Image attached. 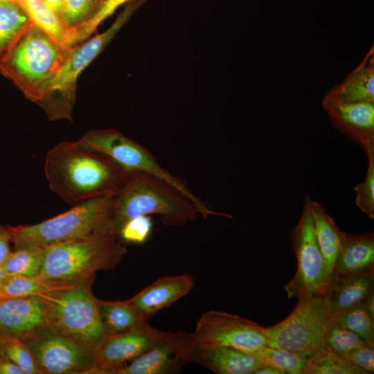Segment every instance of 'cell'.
I'll return each instance as SVG.
<instances>
[{
	"mask_svg": "<svg viewBox=\"0 0 374 374\" xmlns=\"http://www.w3.org/2000/svg\"><path fill=\"white\" fill-rule=\"evenodd\" d=\"M44 173L50 189L74 206L90 199L116 195L128 171L76 141L60 142L47 152Z\"/></svg>",
	"mask_w": 374,
	"mask_h": 374,
	"instance_id": "1",
	"label": "cell"
},
{
	"mask_svg": "<svg viewBox=\"0 0 374 374\" xmlns=\"http://www.w3.org/2000/svg\"><path fill=\"white\" fill-rule=\"evenodd\" d=\"M194 204L163 179L141 172H129L113 198V230L118 233L127 220L157 215L166 226H183L197 218Z\"/></svg>",
	"mask_w": 374,
	"mask_h": 374,
	"instance_id": "2",
	"label": "cell"
},
{
	"mask_svg": "<svg viewBox=\"0 0 374 374\" xmlns=\"http://www.w3.org/2000/svg\"><path fill=\"white\" fill-rule=\"evenodd\" d=\"M127 252L126 243L109 231L44 249L40 278L69 283H92L100 270L114 269Z\"/></svg>",
	"mask_w": 374,
	"mask_h": 374,
	"instance_id": "3",
	"label": "cell"
},
{
	"mask_svg": "<svg viewBox=\"0 0 374 374\" xmlns=\"http://www.w3.org/2000/svg\"><path fill=\"white\" fill-rule=\"evenodd\" d=\"M113 198L107 196L84 201L35 224L9 226L15 249H44L105 232H115L112 227Z\"/></svg>",
	"mask_w": 374,
	"mask_h": 374,
	"instance_id": "4",
	"label": "cell"
},
{
	"mask_svg": "<svg viewBox=\"0 0 374 374\" xmlns=\"http://www.w3.org/2000/svg\"><path fill=\"white\" fill-rule=\"evenodd\" d=\"M91 285L80 283L37 296L44 303L48 327L93 356L109 334Z\"/></svg>",
	"mask_w": 374,
	"mask_h": 374,
	"instance_id": "5",
	"label": "cell"
},
{
	"mask_svg": "<svg viewBox=\"0 0 374 374\" xmlns=\"http://www.w3.org/2000/svg\"><path fill=\"white\" fill-rule=\"evenodd\" d=\"M144 2L134 0L115 21L101 33L79 46H72L56 74L40 89L35 102L41 105L51 119L70 118L73 104V87L79 75L98 55Z\"/></svg>",
	"mask_w": 374,
	"mask_h": 374,
	"instance_id": "6",
	"label": "cell"
},
{
	"mask_svg": "<svg viewBox=\"0 0 374 374\" xmlns=\"http://www.w3.org/2000/svg\"><path fill=\"white\" fill-rule=\"evenodd\" d=\"M334 317L322 294L301 296L288 317L265 328L268 346L309 359L326 347V337L335 323Z\"/></svg>",
	"mask_w": 374,
	"mask_h": 374,
	"instance_id": "7",
	"label": "cell"
},
{
	"mask_svg": "<svg viewBox=\"0 0 374 374\" xmlns=\"http://www.w3.org/2000/svg\"><path fill=\"white\" fill-rule=\"evenodd\" d=\"M70 48L59 44L30 21L8 49L7 64L28 98L35 102L40 89L58 71Z\"/></svg>",
	"mask_w": 374,
	"mask_h": 374,
	"instance_id": "8",
	"label": "cell"
},
{
	"mask_svg": "<svg viewBox=\"0 0 374 374\" xmlns=\"http://www.w3.org/2000/svg\"><path fill=\"white\" fill-rule=\"evenodd\" d=\"M78 141L87 149L98 151L109 157L127 171L145 172L168 181L194 204L198 213L204 219L211 215L230 217L228 213L211 209L193 193L181 179L172 175L163 168L147 148L117 130H90Z\"/></svg>",
	"mask_w": 374,
	"mask_h": 374,
	"instance_id": "9",
	"label": "cell"
},
{
	"mask_svg": "<svg viewBox=\"0 0 374 374\" xmlns=\"http://www.w3.org/2000/svg\"><path fill=\"white\" fill-rule=\"evenodd\" d=\"M311 201L306 195L301 216L290 233L297 269L293 278L284 287L289 298L323 294L329 281L324 258L314 233Z\"/></svg>",
	"mask_w": 374,
	"mask_h": 374,
	"instance_id": "10",
	"label": "cell"
},
{
	"mask_svg": "<svg viewBox=\"0 0 374 374\" xmlns=\"http://www.w3.org/2000/svg\"><path fill=\"white\" fill-rule=\"evenodd\" d=\"M190 334L199 344L229 347L251 356L268 346L265 328L239 315L218 310L204 312Z\"/></svg>",
	"mask_w": 374,
	"mask_h": 374,
	"instance_id": "11",
	"label": "cell"
},
{
	"mask_svg": "<svg viewBox=\"0 0 374 374\" xmlns=\"http://www.w3.org/2000/svg\"><path fill=\"white\" fill-rule=\"evenodd\" d=\"M43 373H96L93 356L48 328L24 341Z\"/></svg>",
	"mask_w": 374,
	"mask_h": 374,
	"instance_id": "12",
	"label": "cell"
},
{
	"mask_svg": "<svg viewBox=\"0 0 374 374\" xmlns=\"http://www.w3.org/2000/svg\"><path fill=\"white\" fill-rule=\"evenodd\" d=\"M170 332L159 330L146 321L125 332L109 335L93 355L96 373L110 374L164 340Z\"/></svg>",
	"mask_w": 374,
	"mask_h": 374,
	"instance_id": "13",
	"label": "cell"
},
{
	"mask_svg": "<svg viewBox=\"0 0 374 374\" xmlns=\"http://www.w3.org/2000/svg\"><path fill=\"white\" fill-rule=\"evenodd\" d=\"M332 126L374 154V103L347 102L323 97L321 103Z\"/></svg>",
	"mask_w": 374,
	"mask_h": 374,
	"instance_id": "14",
	"label": "cell"
},
{
	"mask_svg": "<svg viewBox=\"0 0 374 374\" xmlns=\"http://www.w3.org/2000/svg\"><path fill=\"white\" fill-rule=\"evenodd\" d=\"M48 328L45 305L39 296L0 298V337L25 341Z\"/></svg>",
	"mask_w": 374,
	"mask_h": 374,
	"instance_id": "15",
	"label": "cell"
},
{
	"mask_svg": "<svg viewBox=\"0 0 374 374\" xmlns=\"http://www.w3.org/2000/svg\"><path fill=\"white\" fill-rule=\"evenodd\" d=\"M183 355L186 363L195 362L217 374H253L264 364L256 357L225 347L202 345L188 334Z\"/></svg>",
	"mask_w": 374,
	"mask_h": 374,
	"instance_id": "16",
	"label": "cell"
},
{
	"mask_svg": "<svg viewBox=\"0 0 374 374\" xmlns=\"http://www.w3.org/2000/svg\"><path fill=\"white\" fill-rule=\"evenodd\" d=\"M188 334L170 332L162 341L110 374H171L186 364L183 349Z\"/></svg>",
	"mask_w": 374,
	"mask_h": 374,
	"instance_id": "17",
	"label": "cell"
},
{
	"mask_svg": "<svg viewBox=\"0 0 374 374\" xmlns=\"http://www.w3.org/2000/svg\"><path fill=\"white\" fill-rule=\"evenodd\" d=\"M374 267L344 274H333L323 297L334 315L363 303L373 292Z\"/></svg>",
	"mask_w": 374,
	"mask_h": 374,
	"instance_id": "18",
	"label": "cell"
},
{
	"mask_svg": "<svg viewBox=\"0 0 374 374\" xmlns=\"http://www.w3.org/2000/svg\"><path fill=\"white\" fill-rule=\"evenodd\" d=\"M195 285L194 278L188 274L158 278L128 301L146 320L156 312L188 294Z\"/></svg>",
	"mask_w": 374,
	"mask_h": 374,
	"instance_id": "19",
	"label": "cell"
},
{
	"mask_svg": "<svg viewBox=\"0 0 374 374\" xmlns=\"http://www.w3.org/2000/svg\"><path fill=\"white\" fill-rule=\"evenodd\" d=\"M347 102L374 103V48L338 84L324 96Z\"/></svg>",
	"mask_w": 374,
	"mask_h": 374,
	"instance_id": "20",
	"label": "cell"
},
{
	"mask_svg": "<svg viewBox=\"0 0 374 374\" xmlns=\"http://www.w3.org/2000/svg\"><path fill=\"white\" fill-rule=\"evenodd\" d=\"M372 267H374L373 232L360 235L345 232L333 274L354 273Z\"/></svg>",
	"mask_w": 374,
	"mask_h": 374,
	"instance_id": "21",
	"label": "cell"
},
{
	"mask_svg": "<svg viewBox=\"0 0 374 374\" xmlns=\"http://www.w3.org/2000/svg\"><path fill=\"white\" fill-rule=\"evenodd\" d=\"M310 207L316 238L330 280L345 232L339 228L320 204L311 201Z\"/></svg>",
	"mask_w": 374,
	"mask_h": 374,
	"instance_id": "22",
	"label": "cell"
},
{
	"mask_svg": "<svg viewBox=\"0 0 374 374\" xmlns=\"http://www.w3.org/2000/svg\"><path fill=\"white\" fill-rule=\"evenodd\" d=\"M98 305L102 323L109 335L125 332L148 321L140 315L128 300H98Z\"/></svg>",
	"mask_w": 374,
	"mask_h": 374,
	"instance_id": "23",
	"label": "cell"
},
{
	"mask_svg": "<svg viewBox=\"0 0 374 374\" xmlns=\"http://www.w3.org/2000/svg\"><path fill=\"white\" fill-rule=\"evenodd\" d=\"M80 283H69L44 279L39 276L29 277L9 275L0 284V298L24 297L66 289Z\"/></svg>",
	"mask_w": 374,
	"mask_h": 374,
	"instance_id": "24",
	"label": "cell"
},
{
	"mask_svg": "<svg viewBox=\"0 0 374 374\" xmlns=\"http://www.w3.org/2000/svg\"><path fill=\"white\" fill-rule=\"evenodd\" d=\"M24 9L30 20L61 46L64 41L69 26L60 15L51 10L42 0H15Z\"/></svg>",
	"mask_w": 374,
	"mask_h": 374,
	"instance_id": "25",
	"label": "cell"
},
{
	"mask_svg": "<svg viewBox=\"0 0 374 374\" xmlns=\"http://www.w3.org/2000/svg\"><path fill=\"white\" fill-rule=\"evenodd\" d=\"M30 24L28 16L16 1L0 0V52L8 50Z\"/></svg>",
	"mask_w": 374,
	"mask_h": 374,
	"instance_id": "26",
	"label": "cell"
},
{
	"mask_svg": "<svg viewBox=\"0 0 374 374\" xmlns=\"http://www.w3.org/2000/svg\"><path fill=\"white\" fill-rule=\"evenodd\" d=\"M253 357L264 365L274 366L285 374H308V360L292 351L266 346L256 352Z\"/></svg>",
	"mask_w": 374,
	"mask_h": 374,
	"instance_id": "27",
	"label": "cell"
},
{
	"mask_svg": "<svg viewBox=\"0 0 374 374\" xmlns=\"http://www.w3.org/2000/svg\"><path fill=\"white\" fill-rule=\"evenodd\" d=\"M134 0H105L98 10L82 22L70 26L64 41L66 47H72L91 35L101 22L112 15L123 4Z\"/></svg>",
	"mask_w": 374,
	"mask_h": 374,
	"instance_id": "28",
	"label": "cell"
},
{
	"mask_svg": "<svg viewBox=\"0 0 374 374\" xmlns=\"http://www.w3.org/2000/svg\"><path fill=\"white\" fill-rule=\"evenodd\" d=\"M308 360V374H368L327 346Z\"/></svg>",
	"mask_w": 374,
	"mask_h": 374,
	"instance_id": "29",
	"label": "cell"
},
{
	"mask_svg": "<svg viewBox=\"0 0 374 374\" xmlns=\"http://www.w3.org/2000/svg\"><path fill=\"white\" fill-rule=\"evenodd\" d=\"M44 256L43 249H16L11 252L2 267L10 275L38 276L42 267Z\"/></svg>",
	"mask_w": 374,
	"mask_h": 374,
	"instance_id": "30",
	"label": "cell"
},
{
	"mask_svg": "<svg viewBox=\"0 0 374 374\" xmlns=\"http://www.w3.org/2000/svg\"><path fill=\"white\" fill-rule=\"evenodd\" d=\"M335 323L359 336L366 345L374 347V319L362 303L337 314Z\"/></svg>",
	"mask_w": 374,
	"mask_h": 374,
	"instance_id": "31",
	"label": "cell"
},
{
	"mask_svg": "<svg viewBox=\"0 0 374 374\" xmlns=\"http://www.w3.org/2000/svg\"><path fill=\"white\" fill-rule=\"evenodd\" d=\"M2 355L23 370L24 374L43 373L28 347L13 337H0Z\"/></svg>",
	"mask_w": 374,
	"mask_h": 374,
	"instance_id": "32",
	"label": "cell"
},
{
	"mask_svg": "<svg viewBox=\"0 0 374 374\" xmlns=\"http://www.w3.org/2000/svg\"><path fill=\"white\" fill-rule=\"evenodd\" d=\"M364 345L366 343L359 336L335 323L326 337V346L339 355H344Z\"/></svg>",
	"mask_w": 374,
	"mask_h": 374,
	"instance_id": "33",
	"label": "cell"
},
{
	"mask_svg": "<svg viewBox=\"0 0 374 374\" xmlns=\"http://www.w3.org/2000/svg\"><path fill=\"white\" fill-rule=\"evenodd\" d=\"M152 227L150 215H139L125 221L119 228L118 234L126 244H141L150 238Z\"/></svg>",
	"mask_w": 374,
	"mask_h": 374,
	"instance_id": "34",
	"label": "cell"
},
{
	"mask_svg": "<svg viewBox=\"0 0 374 374\" xmlns=\"http://www.w3.org/2000/svg\"><path fill=\"white\" fill-rule=\"evenodd\" d=\"M368 157V168L364 180L354 186L357 206L370 218H374V154Z\"/></svg>",
	"mask_w": 374,
	"mask_h": 374,
	"instance_id": "35",
	"label": "cell"
},
{
	"mask_svg": "<svg viewBox=\"0 0 374 374\" xmlns=\"http://www.w3.org/2000/svg\"><path fill=\"white\" fill-rule=\"evenodd\" d=\"M92 6V0H63L60 17L70 27L84 21Z\"/></svg>",
	"mask_w": 374,
	"mask_h": 374,
	"instance_id": "36",
	"label": "cell"
},
{
	"mask_svg": "<svg viewBox=\"0 0 374 374\" xmlns=\"http://www.w3.org/2000/svg\"><path fill=\"white\" fill-rule=\"evenodd\" d=\"M342 356L368 373L374 372V347L364 345Z\"/></svg>",
	"mask_w": 374,
	"mask_h": 374,
	"instance_id": "37",
	"label": "cell"
},
{
	"mask_svg": "<svg viewBox=\"0 0 374 374\" xmlns=\"http://www.w3.org/2000/svg\"><path fill=\"white\" fill-rule=\"evenodd\" d=\"M12 242V236L9 226H0V266L2 267L12 251L10 243Z\"/></svg>",
	"mask_w": 374,
	"mask_h": 374,
	"instance_id": "38",
	"label": "cell"
},
{
	"mask_svg": "<svg viewBox=\"0 0 374 374\" xmlns=\"http://www.w3.org/2000/svg\"><path fill=\"white\" fill-rule=\"evenodd\" d=\"M0 374H24L23 370L6 357L0 359Z\"/></svg>",
	"mask_w": 374,
	"mask_h": 374,
	"instance_id": "39",
	"label": "cell"
},
{
	"mask_svg": "<svg viewBox=\"0 0 374 374\" xmlns=\"http://www.w3.org/2000/svg\"><path fill=\"white\" fill-rule=\"evenodd\" d=\"M362 305L374 319V292L371 293L363 301Z\"/></svg>",
	"mask_w": 374,
	"mask_h": 374,
	"instance_id": "40",
	"label": "cell"
},
{
	"mask_svg": "<svg viewBox=\"0 0 374 374\" xmlns=\"http://www.w3.org/2000/svg\"><path fill=\"white\" fill-rule=\"evenodd\" d=\"M253 374H285V373L274 366L264 365L258 368Z\"/></svg>",
	"mask_w": 374,
	"mask_h": 374,
	"instance_id": "41",
	"label": "cell"
},
{
	"mask_svg": "<svg viewBox=\"0 0 374 374\" xmlns=\"http://www.w3.org/2000/svg\"><path fill=\"white\" fill-rule=\"evenodd\" d=\"M43 2L53 12L60 15L63 0H42Z\"/></svg>",
	"mask_w": 374,
	"mask_h": 374,
	"instance_id": "42",
	"label": "cell"
},
{
	"mask_svg": "<svg viewBox=\"0 0 374 374\" xmlns=\"http://www.w3.org/2000/svg\"><path fill=\"white\" fill-rule=\"evenodd\" d=\"M8 273H6L2 267L0 266V284L9 276Z\"/></svg>",
	"mask_w": 374,
	"mask_h": 374,
	"instance_id": "43",
	"label": "cell"
},
{
	"mask_svg": "<svg viewBox=\"0 0 374 374\" xmlns=\"http://www.w3.org/2000/svg\"><path fill=\"white\" fill-rule=\"evenodd\" d=\"M3 357V355H2V351H1V344H0V359Z\"/></svg>",
	"mask_w": 374,
	"mask_h": 374,
	"instance_id": "44",
	"label": "cell"
},
{
	"mask_svg": "<svg viewBox=\"0 0 374 374\" xmlns=\"http://www.w3.org/2000/svg\"><path fill=\"white\" fill-rule=\"evenodd\" d=\"M12 1H15V0H12Z\"/></svg>",
	"mask_w": 374,
	"mask_h": 374,
	"instance_id": "45",
	"label": "cell"
}]
</instances>
